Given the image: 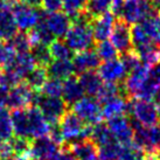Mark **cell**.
Here are the masks:
<instances>
[{"instance_id":"27","label":"cell","mask_w":160,"mask_h":160,"mask_svg":"<svg viewBox=\"0 0 160 160\" xmlns=\"http://www.w3.org/2000/svg\"><path fill=\"white\" fill-rule=\"evenodd\" d=\"M90 139L97 145V147L103 146L105 144H109V142L116 140L115 137L112 136L110 129L108 128L107 123H103V122L96 125H92Z\"/></svg>"},{"instance_id":"36","label":"cell","mask_w":160,"mask_h":160,"mask_svg":"<svg viewBox=\"0 0 160 160\" xmlns=\"http://www.w3.org/2000/svg\"><path fill=\"white\" fill-rule=\"evenodd\" d=\"M9 43L12 45V47L14 48L15 53H27L31 52V41L28 38V34L26 32H20L19 31L15 35L9 40Z\"/></svg>"},{"instance_id":"11","label":"cell","mask_w":160,"mask_h":160,"mask_svg":"<svg viewBox=\"0 0 160 160\" xmlns=\"http://www.w3.org/2000/svg\"><path fill=\"white\" fill-rule=\"evenodd\" d=\"M107 125L117 142L125 145L133 142V128L128 116L120 115L107 119Z\"/></svg>"},{"instance_id":"12","label":"cell","mask_w":160,"mask_h":160,"mask_svg":"<svg viewBox=\"0 0 160 160\" xmlns=\"http://www.w3.org/2000/svg\"><path fill=\"white\" fill-rule=\"evenodd\" d=\"M61 147L56 145L49 137L32 139L31 151L28 158L31 160H52L58 153Z\"/></svg>"},{"instance_id":"18","label":"cell","mask_w":160,"mask_h":160,"mask_svg":"<svg viewBox=\"0 0 160 160\" xmlns=\"http://www.w3.org/2000/svg\"><path fill=\"white\" fill-rule=\"evenodd\" d=\"M83 97H85V93L80 83L78 76L72 75L63 82L62 99L67 104L68 109L74 107Z\"/></svg>"},{"instance_id":"32","label":"cell","mask_w":160,"mask_h":160,"mask_svg":"<svg viewBox=\"0 0 160 160\" xmlns=\"http://www.w3.org/2000/svg\"><path fill=\"white\" fill-rule=\"evenodd\" d=\"M31 54L36 66H42V67H48L49 63L53 61V58L50 55L48 46L42 45V43H36L31 47Z\"/></svg>"},{"instance_id":"39","label":"cell","mask_w":160,"mask_h":160,"mask_svg":"<svg viewBox=\"0 0 160 160\" xmlns=\"http://www.w3.org/2000/svg\"><path fill=\"white\" fill-rule=\"evenodd\" d=\"M63 91V83L62 81L56 80V78H49L42 87L40 92L48 97H61L62 98Z\"/></svg>"},{"instance_id":"37","label":"cell","mask_w":160,"mask_h":160,"mask_svg":"<svg viewBox=\"0 0 160 160\" xmlns=\"http://www.w3.org/2000/svg\"><path fill=\"white\" fill-rule=\"evenodd\" d=\"M15 50L9 41L0 40V68H7L15 58Z\"/></svg>"},{"instance_id":"34","label":"cell","mask_w":160,"mask_h":160,"mask_svg":"<svg viewBox=\"0 0 160 160\" xmlns=\"http://www.w3.org/2000/svg\"><path fill=\"white\" fill-rule=\"evenodd\" d=\"M88 0H62V9L68 17L74 20L87 8Z\"/></svg>"},{"instance_id":"28","label":"cell","mask_w":160,"mask_h":160,"mask_svg":"<svg viewBox=\"0 0 160 160\" xmlns=\"http://www.w3.org/2000/svg\"><path fill=\"white\" fill-rule=\"evenodd\" d=\"M50 55L54 60H67L71 61L75 56V53L71 50L62 39H56L48 46Z\"/></svg>"},{"instance_id":"21","label":"cell","mask_w":160,"mask_h":160,"mask_svg":"<svg viewBox=\"0 0 160 160\" xmlns=\"http://www.w3.org/2000/svg\"><path fill=\"white\" fill-rule=\"evenodd\" d=\"M68 146L77 160H98V147L91 139H85Z\"/></svg>"},{"instance_id":"26","label":"cell","mask_w":160,"mask_h":160,"mask_svg":"<svg viewBox=\"0 0 160 160\" xmlns=\"http://www.w3.org/2000/svg\"><path fill=\"white\" fill-rule=\"evenodd\" d=\"M48 80V72H47V68L42 67V66H35V68L26 76L25 82L31 87L32 89L40 92L42 87Z\"/></svg>"},{"instance_id":"13","label":"cell","mask_w":160,"mask_h":160,"mask_svg":"<svg viewBox=\"0 0 160 160\" xmlns=\"http://www.w3.org/2000/svg\"><path fill=\"white\" fill-rule=\"evenodd\" d=\"M97 72L105 83H122L128 76V72L120 58L104 61L102 64H99Z\"/></svg>"},{"instance_id":"15","label":"cell","mask_w":160,"mask_h":160,"mask_svg":"<svg viewBox=\"0 0 160 160\" xmlns=\"http://www.w3.org/2000/svg\"><path fill=\"white\" fill-rule=\"evenodd\" d=\"M45 22L54 38L64 39V36L71 26V19L64 12H61V11L48 14L46 12Z\"/></svg>"},{"instance_id":"35","label":"cell","mask_w":160,"mask_h":160,"mask_svg":"<svg viewBox=\"0 0 160 160\" xmlns=\"http://www.w3.org/2000/svg\"><path fill=\"white\" fill-rule=\"evenodd\" d=\"M96 53H97L99 60L102 61H110L113 58H118V52L117 49L113 47L111 41H102V42H97L96 43Z\"/></svg>"},{"instance_id":"9","label":"cell","mask_w":160,"mask_h":160,"mask_svg":"<svg viewBox=\"0 0 160 160\" xmlns=\"http://www.w3.org/2000/svg\"><path fill=\"white\" fill-rule=\"evenodd\" d=\"M36 93V91H34L25 81H22L9 89L5 108L11 110L27 109L34 104Z\"/></svg>"},{"instance_id":"1","label":"cell","mask_w":160,"mask_h":160,"mask_svg":"<svg viewBox=\"0 0 160 160\" xmlns=\"http://www.w3.org/2000/svg\"><path fill=\"white\" fill-rule=\"evenodd\" d=\"M92 20L85 11L71 20V26L64 36V42L74 53L93 48L95 40L91 31Z\"/></svg>"},{"instance_id":"42","label":"cell","mask_w":160,"mask_h":160,"mask_svg":"<svg viewBox=\"0 0 160 160\" xmlns=\"http://www.w3.org/2000/svg\"><path fill=\"white\" fill-rule=\"evenodd\" d=\"M41 8L47 13L58 12L62 8V0H42Z\"/></svg>"},{"instance_id":"14","label":"cell","mask_w":160,"mask_h":160,"mask_svg":"<svg viewBox=\"0 0 160 160\" xmlns=\"http://www.w3.org/2000/svg\"><path fill=\"white\" fill-rule=\"evenodd\" d=\"M71 61H72L75 75H81L90 70H96L101 64V60L98 58L95 48L76 53Z\"/></svg>"},{"instance_id":"51","label":"cell","mask_w":160,"mask_h":160,"mask_svg":"<svg viewBox=\"0 0 160 160\" xmlns=\"http://www.w3.org/2000/svg\"><path fill=\"white\" fill-rule=\"evenodd\" d=\"M1 74H2V68H0V81H1Z\"/></svg>"},{"instance_id":"29","label":"cell","mask_w":160,"mask_h":160,"mask_svg":"<svg viewBox=\"0 0 160 160\" xmlns=\"http://www.w3.org/2000/svg\"><path fill=\"white\" fill-rule=\"evenodd\" d=\"M14 137L13 123L7 108H0V142H9Z\"/></svg>"},{"instance_id":"19","label":"cell","mask_w":160,"mask_h":160,"mask_svg":"<svg viewBox=\"0 0 160 160\" xmlns=\"http://www.w3.org/2000/svg\"><path fill=\"white\" fill-rule=\"evenodd\" d=\"M27 112H28V117H29L32 139L46 137L47 134H49L50 124L46 120L40 110L34 105H32V107L27 108Z\"/></svg>"},{"instance_id":"53","label":"cell","mask_w":160,"mask_h":160,"mask_svg":"<svg viewBox=\"0 0 160 160\" xmlns=\"http://www.w3.org/2000/svg\"><path fill=\"white\" fill-rule=\"evenodd\" d=\"M0 108H1V107H0Z\"/></svg>"},{"instance_id":"17","label":"cell","mask_w":160,"mask_h":160,"mask_svg":"<svg viewBox=\"0 0 160 160\" xmlns=\"http://www.w3.org/2000/svg\"><path fill=\"white\" fill-rule=\"evenodd\" d=\"M18 33V27L14 21L12 6L0 0V40L9 41Z\"/></svg>"},{"instance_id":"47","label":"cell","mask_w":160,"mask_h":160,"mask_svg":"<svg viewBox=\"0 0 160 160\" xmlns=\"http://www.w3.org/2000/svg\"><path fill=\"white\" fill-rule=\"evenodd\" d=\"M25 2H27L31 6H34V7H41V1L42 0H22Z\"/></svg>"},{"instance_id":"46","label":"cell","mask_w":160,"mask_h":160,"mask_svg":"<svg viewBox=\"0 0 160 160\" xmlns=\"http://www.w3.org/2000/svg\"><path fill=\"white\" fill-rule=\"evenodd\" d=\"M152 101H153V103L157 105V108L160 110V88L158 89V91L156 92V95H154V97H153V99H152Z\"/></svg>"},{"instance_id":"49","label":"cell","mask_w":160,"mask_h":160,"mask_svg":"<svg viewBox=\"0 0 160 160\" xmlns=\"http://www.w3.org/2000/svg\"><path fill=\"white\" fill-rule=\"evenodd\" d=\"M150 1H151V2L154 5V6H156L157 8L160 9V0H150Z\"/></svg>"},{"instance_id":"20","label":"cell","mask_w":160,"mask_h":160,"mask_svg":"<svg viewBox=\"0 0 160 160\" xmlns=\"http://www.w3.org/2000/svg\"><path fill=\"white\" fill-rule=\"evenodd\" d=\"M78 76L80 83L83 88L85 96L88 97H97L98 92L101 88L103 87L104 82L101 78V76L98 75V72L96 70H90L87 72H83Z\"/></svg>"},{"instance_id":"30","label":"cell","mask_w":160,"mask_h":160,"mask_svg":"<svg viewBox=\"0 0 160 160\" xmlns=\"http://www.w3.org/2000/svg\"><path fill=\"white\" fill-rule=\"evenodd\" d=\"M113 0H88L85 12L91 19H96L103 14L111 12Z\"/></svg>"},{"instance_id":"40","label":"cell","mask_w":160,"mask_h":160,"mask_svg":"<svg viewBox=\"0 0 160 160\" xmlns=\"http://www.w3.org/2000/svg\"><path fill=\"white\" fill-rule=\"evenodd\" d=\"M120 61H122V63L124 64L125 70H126V72H128V75H129L132 70H134V69L142 63L140 62V58H138V55L134 53L133 50H132V52H129V53H126V54H123V55H120Z\"/></svg>"},{"instance_id":"5","label":"cell","mask_w":160,"mask_h":160,"mask_svg":"<svg viewBox=\"0 0 160 160\" xmlns=\"http://www.w3.org/2000/svg\"><path fill=\"white\" fill-rule=\"evenodd\" d=\"M14 21L20 32H29L45 18L46 12L40 7H34L25 1H18L12 6Z\"/></svg>"},{"instance_id":"3","label":"cell","mask_w":160,"mask_h":160,"mask_svg":"<svg viewBox=\"0 0 160 160\" xmlns=\"http://www.w3.org/2000/svg\"><path fill=\"white\" fill-rule=\"evenodd\" d=\"M126 116L137 120L142 126H154L159 123L160 110L152 101L130 98L128 101Z\"/></svg>"},{"instance_id":"25","label":"cell","mask_w":160,"mask_h":160,"mask_svg":"<svg viewBox=\"0 0 160 160\" xmlns=\"http://www.w3.org/2000/svg\"><path fill=\"white\" fill-rule=\"evenodd\" d=\"M128 101L122 97H115L102 104L103 118H112L116 116L125 115L126 116V108H128Z\"/></svg>"},{"instance_id":"22","label":"cell","mask_w":160,"mask_h":160,"mask_svg":"<svg viewBox=\"0 0 160 160\" xmlns=\"http://www.w3.org/2000/svg\"><path fill=\"white\" fill-rule=\"evenodd\" d=\"M12 123H13L14 136L23 138H31V125L27 109H15L11 112Z\"/></svg>"},{"instance_id":"7","label":"cell","mask_w":160,"mask_h":160,"mask_svg":"<svg viewBox=\"0 0 160 160\" xmlns=\"http://www.w3.org/2000/svg\"><path fill=\"white\" fill-rule=\"evenodd\" d=\"M133 128V142L142 147L147 154H156L160 144V126H142L133 118H130Z\"/></svg>"},{"instance_id":"41","label":"cell","mask_w":160,"mask_h":160,"mask_svg":"<svg viewBox=\"0 0 160 160\" xmlns=\"http://www.w3.org/2000/svg\"><path fill=\"white\" fill-rule=\"evenodd\" d=\"M49 138L53 140L56 145H58L60 147H62L64 145V139H63L62 132H61V128L60 124H50V130H49Z\"/></svg>"},{"instance_id":"24","label":"cell","mask_w":160,"mask_h":160,"mask_svg":"<svg viewBox=\"0 0 160 160\" xmlns=\"http://www.w3.org/2000/svg\"><path fill=\"white\" fill-rule=\"evenodd\" d=\"M47 72L49 78L60 81H66L70 76L75 75L72 62L67 60H53L47 67Z\"/></svg>"},{"instance_id":"2","label":"cell","mask_w":160,"mask_h":160,"mask_svg":"<svg viewBox=\"0 0 160 160\" xmlns=\"http://www.w3.org/2000/svg\"><path fill=\"white\" fill-rule=\"evenodd\" d=\"M58 124L61 128L64 144L71 145L85 139H90L92 126L83 123L82 119L72 110H68L58 122Z\"/></svg>"},{"instance_id":"23","label":"cell","mask_w":160,"mask_h":160,"mask_svg":"<svg viewBox=\"0 0 160 160\" xmlns=\"http://www.w3.org/2000/svg\"><path fill=\"white\" fill-rule=\"evenodd\" d=\"M35 66L36 63L34 61L33 56H32L31 52H27V53L17 54L12 64L8 66L7 68H11L23 81L26 78V76L35 68Z\"/></svg>"},{"instance_id":"45","label":"cell","mask_w":160,"mask_h":160,"mask_svg":"<svg viewBox=\"0 0 160 160\" xmlns=\"http://www.w3.org/2000/svg\"><path fill=\"white\" fill-rule=\"evenodd\" d=\"M151 76L160 84V63L151 68Z\"/></svg>"},{"instance_id":"50","label":"cell","mask_w":160,"mask_h":160,"mask_svg":"<svg viewBox=\"0 0 160 160\" xmlns=\"http://www.w3.org/2000/svg\"><path fill=\"white\" fill-rule=\"evenodd\" d=\"M157 156L159 157V159H160V144H159V146H158V148H157Z\"/></svg>"},{"instance_id":"4","label":"cell","mask_w":160,"mask_h":160,"mask_svg":"<svg viewBox=\"0 0 160 160\" xmlns=\"http://www.w3.org/2000/svg\"><path fill=\"white\" fill-rule=\"evenodd\" d=\"M160 14L158 9L150 0H124L123 11L120 18L123 21L133 26L145 19Z\"/></svg>"},{"instance_id":"44","label":"cell","mask_w":160,"mask_h":160,"mask_svg":"<svg viewBox=\"0 0 160 160\" xmlns=\"http://www.w3.org/2000/svg\"><path fill=\"white\" fill-rule=\"evenodd\" d=\"M14 156L13 148L9 142H0V160H7Z\"/></svg>"},{"instance_id":"31","label":"cell","mask_w":160,"mask_h":160,"mask_svg":"<svg viewBox=\"0 0 160 160\" xmlns=\"http://www.w3.org/2000/svg\"><path fill=\"white\" fill-rule=\"evenodd\" d=\"M146 157V151L134 142L122 145L119 160H145Z\"/></svg>"},{"instance_id":"43","label":"cell","mask_w":160,"mask_h":160,"mask_svg":"<svg viewBox=\"0 0 160 160\" xmlns=\"http://www.w3.org/2000/svg\"><path fill=\"white\" fill-rule=\"evenodd\" d=\"M52 160H77V159H76V157L69 150V146H68L67 144H64L61 147V150L58 151V154L54 157Z\"/></svg>"},{"instance_id":"33","label":"cell","mask_w":160,"mask_h":160,"mask_svg":"<svg viewBox=\"0 0 160 160\" xmlns=\"http://www.w3.org/2000/svg\"><path fill=\"white\" fill-rule=\"evenodd\" d=\"M122 144L113 142L98 147V160H119Z\"/></svg>"},{"instance_id":"6","label":"cell","mask_w":160,"mask_h":160,"mask_svg":"<svg viewBox=\"0 0 160 160\" xmlns=\"http://www.w3.org/2000/svg\"><path fill=\"white\" fill-rule=\"evenodd\" d=\"M33 105L40 110L49 124L58 123L64 113L69 110L61 97H48L41 92L36 93Z\"/></svg>"},{"instance_id":"52","label":"cell","mask_w":160,"mask_h":160,"mask_svg":"<svg viewBox=\"0 0 160 160\" xmlns=\"http://www.w3.org/2000/svg\"><path fill=\"white\" fill-rule=\"evenodd\" d=\"M159 123H160V118H159Z\"/></svg>"},{"instance_id":"38","label":"cell","mask_w":160,"mask_h":160,"mask_svg":"<svg viewBox=\"0 0 160 160\" xmlns=\"http://www.w3.org/2000/svg\"><path fill=\"white\" fill-rule=\"evenodd\" d=\"M9 142H11V146L13 148V152L15 156L28 157L29 151H31L32 139L14 136V137L9 140Z\"/></svg>"},{"instance_id":"10","label":"cell","mask_w":160,"mask_h":160,"mask_svg":"<svg viewBox=\"0 0 160 160\" xmlns=\"http://www.w3.org/2000/svg\"><path fill=\"white\" fill-rule=\"evenodd\" d=\"M110 41L120 55L132 52L131 26L125 21H123L122 19H117L115 26L112 28Z\"/></svg>"},{"instance_id":"16","label":"cell","mask_w":160,"mask_h":160,"mask_svg":"<svg viewBox=\"0 0 160 160\" xmlns=\"http://www.w3.org/2000/svg\"><path fill=\"white\" fill-rule=\"evenodd\" d=\"M116 20L117 18L112 12H108L98 18L93 19L91 22V31H92L93 40L96 43L105 41L110 38Z\"/></svg>"},{"instance_id":"8","label":"cell","mask_w":160,"mask_h":160,"mask_svg":"<svg viewBox=\"0 0 160 160\" xmlns=\"http://www.w3.org/2000/svg\"><path fill=\"white\" fill-rule=\"evenodd\" d=\"M72 111L80 117L87 125H96L103 119V111L101 103L95 97L85 96L72 107Z\"/></svg>"},{"instance_id":"48","label":"cell","mask_w":160,"mask_h":160,"mask_svg":"<svg viewBox=\"0 0 160 160\" xmlns=\"http://www.w3.org/2000/svg\"><path fill=\"white\" fill-rule=\"evenodd\" d=\"M145 160H160V159H159V157L157 156V153H156V154H147L146 159H145Z\"/></svg>"}]
</instances>
